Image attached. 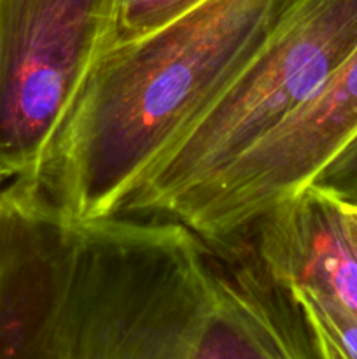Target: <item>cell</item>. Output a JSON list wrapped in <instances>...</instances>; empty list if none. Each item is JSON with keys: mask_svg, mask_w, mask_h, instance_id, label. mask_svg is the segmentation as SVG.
Instances as JSON below:
<instances>
[{"mask_svg": "<svg viewBox=\"0 0 357 359\" xmlns=\"http://www.w3.org/2000/svg\"><path fill=\"white\" fill-rule=\"evenodd\" d=\"M214 290L212 248L182 221H74L51 359H192Z\"/></svg>", "mask_w": 357, "mask_h": 359, "instance_id": "cell-2", "label": "cell"}, {"mask_svg": "<svg viewBox=\"0 0 357 359\" xmlns=\"http://www.w3.org/2000/svg\"><path fill=\"white\" fill-rule=\"evenodd\" d=\"M72 226L30 179L0 186V358L51 359Z\"/></svg>", "mask_w": 357, "mask_h": 359, "instance_id": "cell-6", "label": "cell"}, {"mask_svg": "<svg viewBox=\"0 0 357 359\" xmlns=\"http://www.w3.org/2000/svg\"><path fill=\"white\" fill-rule=\"evenodd\" d=\"M245 231L279 286L317 291L357 312V251L342 203L308 184Z\"/></svg>", "mask_w": 357, "mask_h": 359, "instance_id": "cell-8", "label": "cell"}, {"mask_svg": "<svg viewBox=\"0 0 357 359\" xmlns=\"http://www.w3.org/2000/svg\"><path fill=\"white\" fill-rule=\"evenodd\" d=\"M342 209H343V214H345V221H346V226H349L350 237H352L354 248H356L357 251V207H349L342 203Z\"/></svg>", "mask_w": 357, "mask_h": 359, "instance_id": "cell-12", "label": "cell"}, {"mask_svg": "<svg viewBox=\"0 0 357 359\" xmlns=\"http://www.w3.org/2000/svg\"><path fill=\"white\" fill-rule=\"evenodd\" d=\"M357 132V48L324 84L226 170L167 216L205 241L240 235L294 195Z\"/></svg>", "mask_w": 357, "mask_h": 359, "instance_id": "cell-5", "label": "cell"}, {"mask_svg": "<svg viewBox=\"0 0 357 359\" xmlns=\"http://www.w3.org/2000/svg\"><path fill=\"white\" fill-rule=\"evenodd\" d=\"M314 346L315 358L357 359V312L317 291L289 290Z\"/></svg>", "mask_w": 357, "mask_h": 359, "instance_id": "cell-9", "label": "cell"}, {"mask_svg": "<svg viewBox=\"0 0 357 359\" xmlns=\"http://www.w3.org/2000/svg\"><path fill=\"white\" fill-rule=\"evenodd\" d=\"M357 48V0H296L118 214L167 216L307 102Z\"/></svg>", "mask_w": 357, "mask_h": 359, "instance_id": "cell-3", "label": "cell"}, {"mask_svg": "<svg viewBox=\"0 0 357 359\" xmlns=\"http://www.w3.org/2000/svg\"><path fill=\"white\" fill-rule=\"evenodd\" d=\"M296 0H200L105 48L34 181L74 221L118 214Z\"/></svg>", "mask_w": 357, "mask_h": 359, "instance_id": "cell-1", "label": "cell"}, {"mask_svg": "<svg viewBox=\"0 0 357 359\" xmlns=\"http://www.w3.org/2000/svg\"><path fill=\"white\" fill-rule=\"evenodd\" d=\"M200 0H119L115 39H130L153 30Z\"/></svg>", "mask_w": 357, "mask_h": 359, "instance_id": "cell-10", "label": "cell"}, {"mask_svg": "<svg viewBox=\"0 0 357 359\" xmlns=\"http://www.w3.org/2000/svg\"><path fill=\"white\" fill-rule=\"evenodd\" d=\"M4 182H6V179H4V177H2V175H0V186H2V184H4Z\"/></svg>", "mask_w": 357, "mask_h": 359, "instance_id": "cell-13", "label": "cell"}, {"mask_svg": "<svg viewBox=\"0 0 357 359\" xmlns=\"http://www.w3.org/2000/svg\"><path fill=\"white\" fill-rule=\"evenodd\" d=\"M209 244L216 290L192 359L315 358L289 291L266 272L247 231Z\"/></svg>", "mask_w": 357, "mask_h": 359, "instance_id": "cell-7", "label": "cell"}, {"mask_svg": "<svg viewBox=\"0 0 357 359\" xmlns=\"http://www.w3.org/2000/svg\"><path fill=\"white\" fill-rule=\"evenodd\" d=\"M119 0H0V175L37 170L94 63Z\"/></svg>", "mask_w": 357, "mask_h": 359, "instance_id": "cell-4", "label": "cell"}, {"mask_svg": "<svg viewBox=\"0 0 357 359\" xmlns=\"http://www.w3.org/2000/svg\"><path fill=\"white\" fill-rule=\"evenodd\" d=\"M310 186L349 207H357V132L312 179Z\"/></svg>", "mask_w": 357, "mask_h": 359, "instance_id": "cell-11", "label": "cell"}]
</instances>
